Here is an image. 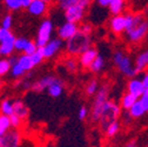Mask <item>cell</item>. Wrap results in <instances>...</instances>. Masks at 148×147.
Segmentation results:
<instances>
[{
    "instance_id": "6da1fadb",
    "label": "cell",
    "mask_w": 148,
    "mask_h": 147,
    "mask_svg": "<svg viewBox=\"0 0 148 147\" xmlns=\"http://www.w3.org/2000/svg\"><path fill=\"white\" fill-rule=\"evenodd\" d=\"M126 33L129 41L132 43L141 41L148 33V21L145 19L142 14L133 15L132 25L129 26L128 30H126Z\"/></svg>"
},
{
    "instance_id": "7a4b0ae2",
    "label": "cell",
    "mask_w": 148,
    "mask_h": 147,
    "mask_svg": "<svg viewBox=\"0 0 148 147\" xmlns=\"http://www.w3.org/2000/svg\"><path fill=\"white\" fill-rule=\"evenodd\" d=\"M92 40L89 38V35H86L81 33L80 31L77 32V34L72 36L69 40H67V52L69 54H80L90 48Z\"/></svg>"
},
{
    "instance_id": "3957f363",
    "label": "cell",
    "mask_w": 148,
    "mask_h": 147,
    "mask_svg": "<svg viewBox=\"0 0 148 147\" xmlns=\"http://www.w3.org/2000/svg\"><path fill=\"white\" fill-rule=\"evenodd\" d=\"M120 115V106L115 104L114 101H106V104L102 107L101 111V117H100V125L103 130H106V127L112 124L113 121H116L118 117Z\"/></svg>"
},
{
    "instance_id": "277c9868",
    "label": "cell",
    "mask_w": 148,
    "mask_h": 147,
    "mask_svg": "<svg viewBox=\"0 0 148 147\" xmlns=\"http://www.w3.org/2000/svg\"><path fill=\"white\" fill-rule=\"evenodd\" d=\"M113 60L114 64L116 65V67L119 68V71L126 77H134L136 74L135 67L131 60V58L127 57L126 54L121 51H116L113 56Z\"/></svg>"
},
{
    "instance_id": "5b68a950",
    "label": "cell",
    "mask_w": 148,
    "mask_h": 147,
    "mask_svg": "<svg viewBox=\"0 0 148 147\" xmlns=\"http://www.w3.org/2000/svg\"><path fill=\"white\" fill-rule=\"evenodd\" d=\"M90 0H78L77 4L65 11V18L68 23H79L85 14L86 8L89 6Z\"/></svg>"
},
{
    "instance_id": "8992f818",
    "label": "cell",
    "mask_w": 148,
    "mask_h": 147,
    "mask_svg": "<svg viewBox=\"0 0 148 147\" xmlns=\"http://www.w3.org/2000/svg\"><path fill=\"white\" fill-rule=\"evenodd\" d=\"M106 101H108V87L102 86L100 89H98V94L94 99L93 108H92L90 118H92V120H93V122H99L100 117H101L102 107L106 104Z\"/></svg>"
},
{
    "instance_id": "52a82bcc",
    "label": "cell",
    "mask_w": 148,
    "mask_h": 147,
    "mask_svg": "<svg viewBox=\"0 0 148 147\" xmlns=\"http://www.w3.org/2000/svg\"><path fill=\"white\" fill-rule=\"evenodd\" d=\"M14 34L8 31L1 28V35H0V57H10L14 52Z\"/></svg>"
},
{
    "instance_id": "ba28073f",
    "label": "cell",
    "mask_w": 148,
    "mask_h": 147,
    "mask_svg": "<svg viewBox=\"0 0 148 147\" xmlns=\"http://www.w3.org/2000/svg\"><path fill=\"white\" fill-rule=\"evenodd\" d=\"M52 32H53V23L51 20H44L42 24L39 27L38 31V35H36V39H35V45L38 48L44 47L49 40H51V36H52Z\"/></svg>"
},
{
    "instance_id": "9c48e42d",
    "label": "cell",
    "mask_w": 148,
    "mask_h": 147,
    "mask_svg": "<svg viewBox=\"0 0 148 147\" xmlns=\"http://www.w3.org/2000/svg\"><path fill=\"white\" fill-rule=\"evenodd\" d=\"M21 135L18 130H10L0 138V147H20Z\"/></svg>"
},
{
    "instance_id": "30bf717a",
    "label": "cell",
    "mask_w": 148,
    "mask_h": 147,
    "mask_svg": "<svg viewBox=\"0 0 148 147\" xmlns=\"http://www.w3.org/2000/svg\"><path fill=\"white\" fill-rule=\"evenodd\" d=\"M62 48V40L59 39V38H55V39H51L44 47H41V53L44 56V59L45 58H52L57 54L60 49Z\"/></svg>"
},
{
    "instance_id": "8fae6325",
    "label": "cell",
    "mask_w": 148,
    "mask_h": 147,
    "mask_svg": "<svg viewBox=\"0 0 148 147\" xmlns=\"http://www.w3.org/2000/svg\"><path fill=\"white\" fill-rule=\"evenodd\" d=\"M78 25L74 23H68L66 21L65 24H62L59 30H58V34H59V39L61 40H69L72 36H74L78 32Z\"/></svg>"
},
{
    "instance_id": "7c38bea8",
    "label": "cell",
    "mask_w": 148,
    "mask_h": 147,
    "mask_svg": "<svg viewBox=\"0 0 148 147\" xmlns=\"http://www.w3.org/2000/svg\"><path fill=\"white\" fill-rule=\"evenodd\" d=\"M27 8L31 14H33L35 16H40L47 12L48 6H47V3L42 1V0H33Z\"/></svg>"
},
{
    "instance_id": "4fadbf2b",
    "label": "cell",
    "mask_w": 148,
    "mask_h": 147,
    "mask_svg": "<svg viewBox=\"0 0 148 147\" xmlns=\"http://www.w3.org/2000/svg\"><path fill=\"white\" fill-rule=\"evenodd\" d=\"M98 57V51L95 48H88L87 51H85L84 53L80 54V58H79V61H80V65L85 68L89 67L90 64L93 63V60Z\"/></svg>"
},
{
    "instance_id": "5bb4252c",
    "label": "cell",
    "mask_w": 148,
    "mask_h": 147,
    "mask_svg": "<svg viewBox=\"0 0 148 147\" xmlns=\"http://www.w3.org/2000/svg\"><path fill=\"white\" fill-rule=\"evenodd\" d=\"M127 89H128L127 93L132 94L136 99H139L141 97V94L143 93L145 87H143V85H142L140 79H132V80H129V82L127 85Z\"/></svg>"
},
{
    "instance_id": "9a60e30c",
    "label": "cell",
    "mask_w": 148,
    "mask_h": 147,
    "mask_svg": "<svg viewBox=\"0 0 148 147\" xmlns=\"http://www.w3.org/2000/svg\"><path fill=\"white\" fill-rule=\"evenodd\" d=\"M57 80H58V78L52 77V76L44 77V78H41L40 80H38L36 82H34L32 85V89L35 91V92H42V91L47 89L52 84H54Z\"/></svg>"
},
{
    "instance_id": "2e32d148",
    "label": "cell",
    "mask_w": 148,
    "mask_h": 147,
    "mask_svg": "<svg viewBox=\"0 0 148 147\" xmlns=\"http://www.w3.org/2000/svg\"><path fill=\"white\" fill-rule=\"evenodd\" d=\"M110 30L114 33L120 34L126 30V23H125V15H114L110 19Z\"/></svg>"
},
{
    "instance_id": "e0dca14e",
    "label": "cell",
    "mask_w": 148,
    "mask_h": 147,
    "mask_svg": "<svg viewBox=\"0 0 148 147\" xmlns=\"http://www.w3.org/2000/svg\"><path fill=\"white\" fill-rule=\"evenodd\" d=\"M13 114L19 117L21 120L26 119L28 117V107L26 104L21 100H15L13 101Z\"/></svg>"
},
{
    "instance_id": "ac0fdd59",
    "label": "cell",
    "mask_w": 148,
    "mask_h": 147,
    "mask_svg": "<svg viewBox=\"0 0 148 147\" xmlns=\"http://www.w3.org/2000/svg\"><path fill=\"white\" fill-rule=\"evenodd\" d=\"M134 67H135L136 73L141 72V71H143V69H146L148 67V48L145 49L143 52H141L139 56L136 57Z\"/></svg>"
},
{
    "instance_id": "d6986e66",
    "label": "cell",
    "mask_w": 148,
    "mask_h": 147,
    "mask_svg": "<svg viewBox=\"0 0 148 147\" xmlns=\"http://www.w3.org/2000/svg\"><path fill=\"white\" fill-rule=\"evenodd\" d=\"M62 91H64V86H62V82L58 79L54 84H52L48 88H47V92L48 94L52 97V98H59L61 94H62Z\"/></svg>"
},
{
    "instance_id": "ffe728a7",
    "label": "cell",
    "mask_w": 148,
    "mask_h": 147,
    "mask_svg": "<svg viewBox=\"0 0 148 147\" xmlns=\"http://www.w3.org/2000/svg\"><path fill=\"white\" fill-rule=\"evenodd\" d=\"M16 64L19 65L25 72H28L34 67V65H33V63L31 60V57L26 56V54H21V56L16 59Z\"/></svg>"
},
{
    "instance_id": "44dd1931",
    "label": "cell",
    "mask_w": 148,
    "mask_h": 147,
    "mask_svg": "<svg viewBox=\"0 0 148 147\" xmlns=\"http://www.w3.org/2000/svg\"><path fill=\"white\" fill-rule=\"evenodd\" d=\"M109 11L114 15H120L125 8V0H112L108 5Z\"/></svg>"
},
{
    "instance_id": "7402d4cb",
    "label": "cell",
    "mask_w": 148,
    "mask_h": 147,
    "mask_svg": "<svg viewBox=\"0 0 148 147\" xmlns=\"http://www.w3.org/2000/svg\"><path fill=\"white\" fill-rule=\"evenodd\" d=\"M129 111V115H131V118H140V117H142L146 112H145V109H143V107H142V105L140 104V101L139 100H136L134 104H133V106L128 109Z\"/></svg>"
},
{
    "instance_id": "603a6c76",
    "label": "cell",
    "mask_w": 148,
    "mask_h": 147,
    "mask_svg": "<svg viewBox=\"0 0 148 147\" xmlns=\"http://www.w3.org/2000/svg\"><path fill=\"white\" fill-rule=\"evenodd\" d=\"M0 112L3 115L10 117L13 114V101H11L10 99H4L0 104Z\"/></svg>"
},
{
    "instance_id": "cb8c5ba5",
    "label": "cell",
    "mask_w": 148,
    "mask_h": 147,
    "mask_svg": "<svg viewBox=\"0 0 148 147\" xmlns=\"http://www.w3.org/2000/svg\"><path fill=\"white\" fill-rule=\"evenodd\" d=\"M11 128V122H10V118L6 115L0 114V138L4 137Z\"/></svg>"
},
{
    "instance_id": "d4e9b609",
    "label": "cell",
    "mask_w": 148,
    "mask_h": 147,
    "mask_svg": "<svg viewBox=\"0 0 148 147\" xmlns=\"http://www.w3.org/2000/svg\"><path fill=\"white\" fill-rule=\"evenodd\" d=\"M105 132H106V135H107L108 138L115 137V135L120 132V124H119V121L116 120V121H113L112 124H109V125L106 127Z\"/></svg>"
},
{
    "instance_id": "484cf974",
    "label": "cell",
    "mask_w": 148,
    "mask_h": 147,
    "mask_svg": "<svg viewBox=\"0 0 148 147\" xmlns=\"http://www.w3.org/2000/svg\"><path fill=\"white\" fill-rule=\"evenodd\" d=\"M103 67H105V59H103L102 56H99V54H98V57L93 60V63L90 64L89 68H90L92 72L97 73V72H100Z\"/></svg>"
},
{
    "instance_id": "4316f807",
    "label": "cell",
    "mask_w": 148,
    "mask_h": 147,
    "mask_svg": "<svg viewBox=\"0 0 148 147\" xmlns=\"http://www.w3.org/2000/svg\"><path fill=\"white\" fill-rule=\"evenodd\" d=\"M136 100H138V99H136L134 95L129 94V93H126V94L122 97V99H121V107H122L123 109H127V111H128V109L133 106V104H134Z\"/></svg>"
},
{
    "instance_id": "83f0119b",
    "label": "cell",
    "mask_w": 148,
    "mask_h": 147,
    "mask_svg": "<svg viewBox=\"0 0 148 147\" xmlns=\"http://www.w3.org/2000/svg\"><path fill=\"white\" fill-rule=\"evenodd\" d=\"M4 3L11 11H18L23 7V0H4Z\"/></svg>"
},
{
    "instance_id": "f1b7e54d",
    "label": "cell",
    "mask_w": 148,
    "mask_h": 147,
    "mask_svg": "<svg viewBox=\"0 0 148 147\" xmlns=\"http://www.w3.org/2000/svg\"><path fill=\"white\" fill-rule=\"evenodd\" d=\"M11 66L12 65H11L8 59H5V58L0 59V77L6 76L7 73L11 71Z\"/></svg>"
},
{
    "instance_id": "f546056e",
    "label": "cell",
    "mask_w": 148,
    "mask_h": 147,
    "mask_svg": "<svg viewBox=\"0 0 148 147\" xmlns=\"http://www.w3.org/2000/svg\"><path fill=\"white\" fill-rule=\"evenodd\" d=\"M11 74H12V77L13 78H20V77H23L24 74H25V71L16 64V61L11 66Z\"/></svg>"
},
{
    "instance_id": "4dcf8cb0",
    "label": "cell",
    "mask_w": 148,
    "mask_h": 147,
    "mask_svg": "<svg viewBox=\"0 0 148 147\" xmlns=\"http://www.w3.org/2000/svg\"><path fill=\"white\" fill-rule=\"evenodd\" d=\"M31 57V60H32V63H33V65L34 66H36V65H39L42 60H44V56H42V53H41V49L40 48H38L36 49L32 56H29Z\"/></svg>"
},
{
    "instance_id": "1f68e13d",
    "label": "cell",
    "mask_w": 148,
    "mask_h": 147,
    "mask_svg": "<svg viewBox=\"0 0 148 147\" xmlns=\"http://www.w3.org/2000/svg\"><path fill=\"white\" fill-rule=\"evenodd\" d=\"M8 118H10V122H11V128H12V130H18V128L21 127L23 120L19 117H16L15 114H12Z\"/></svg>"
},
{
    "instance_id": "d6a6232c",
    "label": "cell",
    "mask_w": 148,
    "mask_h": 147,
    "mask_svg": "<svg viewBox=\"0 0 148 147\" xmlns=\"http://www.w3.org/2000/svg\"><path fill=\"white\" fill-rule=\"evenodd\" d=\"M36 49H38V47H36L35 43H34V41L28 40L23 52H24V54H26V56H32V54H33V53H34Z\"/></svg>"
},
{
    "instance_id": "836d02e7",
    "label": "cell",
    "mask_w": 148,
    "mask_h": 147,
    "mask_svg": "<svg viewBox=\"0 0 148 147\" xmlns=\"http://www.w3.org/2000/svg\"><path fill=\"white\" fill-rule=\"evenodd\" d=\"M12 25H13V16H12L11 14H6V15L4 16L3 21H1V28L11 31Z\"/></svg>"
},
{
    "instance_id": "e575fe53",
    "label": "cell",
    "mask_w": 148,
    "mask_h": 147,
    "mask_svg": "<svg viewBox=\"0 0 148 147\" xmlns=\"http://www.w3.org/2000/svg\"><path fill=\"white\" fill-rule=\"evenodd\" d=\"M27 41H28V39H26V38H15V40H14V49L23 52L25 46H26V44H27Z\"/></svg>"
},
{
    "instance_id": "d590c367",
    "label": "cell",
    "mask_w": 148,
    "mask_h": 147,
    "mask_svg": "<svg viewBox=\"0 0 148 147\" xmlns=\"http://www.w3.org/2000/svg\"><path fill=\"white\" fill-rule=\"evenodd\" d=\"M97 92H98V81L97 80H92L86 87V93L88 95H93V94L97 93Z\"/></svg>"
},
{
    "instance_id": "8d00e7d4",
    "label": "cell",
    "mask_w": 148,
    "mask_h": 147,
    "mask_svg": "<svg viewBox=\"0 0 148 147\" xmlns=\"http://www.w3.org/2000/svg\"><path fill=\"white\" fill-rule=\"evenodd\" d=\"M140 101V104L142 105L145 112H148V89H145L143 93L141 94V97L138 99Z\"/></svg>"
},
{
    "instance_id": "74e56055",
    "label": "cell",
    "mask_w": 148,
    "mask_h": 147,
    "mask_svg": "<svg viewBox=\"0 0 148 147\" xmlns=\"http://www.w3.org/2000/svg\"><path fill=\"white\" fill-rule=\"evenodd\" d=\"M77 1H78V0H62V1H60V7L66 11V10H68L69 7H72V6L75 5Z\"/></svg>"
},
{
    "instance_id": "f35d334b",
    "label": "cell",
    "mask_w": 148,
    "mask_h": 147,
    "mask_svg": "<svg viewBox=\"0 0 148 147\" xmlns=\"http://www.w3.org/2000/svg\"><path fill=\"white\" fill-rule=\"evenodd\" d=\"M65 65H66V68L68 71H71V72L77 69V61H75V59H73V58H69L68 60H66Z\"/></svg>"
},
{
    "instance_id": "ab89813d",
    "label": "cell",
    "mask_w": 148,
    "mask_h": 147,
    "mask_svg": "<svg viewBox=\"0 0 148 147\" xmlns=\"http://www.w3.org/2000/svg\"><path fill=\"white\" fill-rule=\"evenodd\" d=\"M87 115H88V109H87V107H86V106H81L80 109H79V113H78L79 119H80V120H85V119L87 118Z\"/></svg>"
},
{
    "instance_id": "60d3db41",
    "label": "cell",
    "mask_w": 148,
    "mask_h": 147,
    "mask_svg": "<svg viewBox=\"0 0 148 147\" xmlns=\"http://www.w3.org/2000/svg\"><path fill=\"white\" fill-rule=\"evenodd\" d=\"M80 32L84 33V34H86V35H89V33L92 32V26L89 24H85V25H82L80 27Z\"/></svg>"
},
{
    "instance_id": "b9f144b4",
    "label": "cell",
    "mask_w": 148,
    "mask_h": 147,
    "mask_svg": "<svg viewBox=\"0 0 148 147\" xmlns=\"http://www.w3.org/2000/svg\"><path fill=\"white\" fill-rule=\"evenodd\" d=\"M141 82H142V85H143L145 89H148V72H147L146 74L143 76V78L141 79Z\"/></svg>"
},
{
    "instance_id": "7bdbcfd3",
    "label": "cell",
    "mask_w": 148,
    "mask_h": 147,
    "mask_svg": "<svg viewBox=\"0 0 148 147\" xmlns=\"http://www.w3.org/2000/svg\"><path fill=\"white\" fill-rule=\"evenodd\" d=\"M97 1H98V4H99L100 6L107 7V6L110 4V1H112V0H97Z\"/></svg>"
},
{
    "instance_id": "ee69618b",
    "label": "cell",
    "mask_w": 148,
    "mask_h": 147,
    "mask_svg": "<svg viewBox=\"0 0 148 147\" xmlns=\"http://www.w3.org/2000/svg\"><path fill=\"white\" fill-rule=\"evenodd\" d=\"M31 3V0H23V7H28Z\"/></svg>"
},
{
    "instance_id": "f6af8a7d",
    "label": "cell",
    "mask_w": 148,
    "mask_h": 147,
    "mask_svg": "<svg viewBox=\"0 0 148 147\" xmlns=\"http://www.w3.org/2000/svg\"><path fill=\"white\" fill-rule=\"evenodd\" d=\"M127 147H138V146H136L134 142H131V144H128V145H127Z\"/></svg>"
},
{
    "instance_id": "bcb514c9",
    "label": "cell",
    "mask_w": 148,
    "mask_h": 147,
    "mask_svg": "<svg viewBox=\"0 0 148 147\" xmlns=\"http://www.w3.org/2000/svg\"><path fill=\"white\" fill-rule=\"evenodd\" d=\"M31 1H33V0H31ZM42 1H45V3H48L49 0H42Z\"/></svg>"
},
{
    "instance_id": "7dc6e473",
    "label": "cell",
    "mask_w": 148,
    "mask_h": 147,
    "mask_svg": "<svg viewBox=\"0 0 148 147\" xmlns=\"http://www.w3.org/2000/svg\"><path fill=\"white\" fill-rule=\"evenodd\" d=\"M1 85H3V81H1V79H0V87H1Z\"/></svg>"
},
{
    "instance_id": "c3c4849f",
    "label": "cell",
    "mask_w": 148,
    "mask_h": 147,
    "mask_svg": "<svg viewBox=\"0 0 148 147\" xmlns=\"http://www.w3.org/2000/svg\"><path fill=\"white\" fill-rule=\"evenodd\" d=\"M0 35H1V27H0Z\"/></svg>"
},
{
    "instance_id": "681fc988",
    "label": "cell",
    "mask_w": 148,
    "mask_h": 147,
    "mask_svg": "<svg viewBox=\"0 0 148 147\" xmlns=\"http://www.w3.org/2000/svg\"><path fill=\"white\" fill-rule=\"evenodd\" d=\"M59 1H62V0H59Z\"/></svg>"
}]
</instances>
